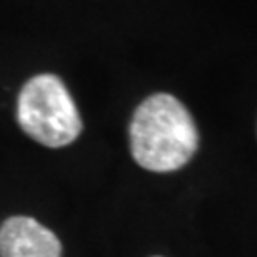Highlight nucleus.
Instances as JSON below:
<instances>
[{"mask_svg":"<svg viewBox=\"0 0 257 257\" xmlns=\"http://www.w3.org/2000/svg\"><path fill=\"white\" fill-rule=\"evenodd\" d=\"M132 156L151 172H175L198 149V132L191 112L170 93L151 95L139 105L130 124Z\"/></svg>","mask_w":257,"mask_h":257,"instance_id":"obj_1","label":"nucleus"},{"mask_svg":"<svg viewBox=\"0 0 257 257\" xmlns=\"http://www.w3.org/2000/svg\"><path fill=\"white\" fill-rule=\"evenodd\" d=\"M18 122L37 143L50 149L71 145L82 132V118L63 80L44 73L33 76L18 97Z\"/></svg>","mask_w":257,"mask_h":257,"instance_id":"obj_2","label":"nucleus"},{"mask_svg":"<svg viewBox=\"0 0 257 257\" xmlns=\"http://www.w3.org/2000/svg\"><path fill=\"white\" fill-rule=\"evenodd\" d=\"M0 257H61V242L33 217L16 215L0 227Z\"/></svg>","mask_w":257,"mask_h":257,"instance_id":"obj_3","label":"nucleus"}]
</instances>
